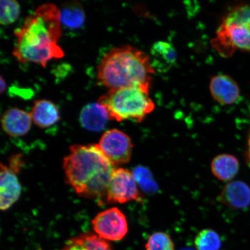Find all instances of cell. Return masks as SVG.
<instances>
[{"mask_svg":"<svg viewBox=\"0 0 250 250\" xmlns=\"http://www.w3.org/2000/svg\"><path fill=\"white\" fill-rule=\"evenodd\" d=\"M62 167L68 184L78 195L105 199L115 168L98 145L71 146Z\"/></svg>","mask_w":250,"mask_h":250,"instance_id":"obj_2","label":"cell"},{"mask_svg":"<svg viewBox=\"0 0 250 250\" xmlns=\"http://www.w3.org/2000/svg\"><path fill=\"white\" fill-rule=\"evenodd\" d=\"M218 200L231 208H248L250 205V187L240 181L228 183L222 190Z\"/></svg>","mask_w":250,"mask_h":250,"instance_id":"obj_12","label":"cell"},{"mask_svg":"<svg viewBox=\"0 0 250 250\" xmlns=\"http://www.w3.org/2000/svg\"><path fill=\"white\" fill-rule=\"evenodd\" d=\"M20 5L15 0H2L0 21L2 25H9L15 22L20 17Z\"/></svg>","mask_w":250,"mask_h":250,"instance_id":"obj_20","label":"cell"},{"mask_svg":"<svg viewBox=\"0 0 250 250\" xmlns=\"http://www.w3.org/2000/svg\"><path fill=\"white\" fill-rule=\"evenodd\" d=\"M214 176L218 180L230 181L238 173L239 163L236 157L229 154H221L215 157L211 164Z\"/></svg>","mask_w":250,"mask_h":250,"instance_id":"obj_16","label":"cell"},{"mask_svg":"<svg viewBox=\"0 0 250 250\" xmlns=\"http://www.w3.org/2000/svg\"><path fill=\"white\" fill-rule=\"evenodd\" d=\"M105 199L109 203L140 201L142 198L132 173L123 168L115 169L112 175Z\"/></svg>","mask_w":250,"mask_h":250,"instance_id":"obj_6","label":"cell"},{"mask_svg":"<svg viewBox=\"0 0 250 250\" xmlns=\"http://www.w3.org/2000/svg\"><path fill=\"white\" fill-rule=\"evenodd\" d=\"M154 70L159 73H166L176 63V49L170 43L158 42L153 44L149 56Z\"/></svg>","mask_w":250,"mask_h":250,"instance_id":"obj_13","label":"cell"},{"mask_svg":"<svg viewBox=\"0 0 250 250\" xmlns=\"http://www.w3.org/2000/svg\"><path fill=\"white\" fill-rule=\"evenodd\" d=\"M92 225L97 235L109 241H119L128 232L126 218L117 208L100 212L93 219Z\"/></svg>","mask_w":250,"mask_h":250,"instance_id":"obj_8","label":"cell"},{"mask_svg":"<svg viewBox=\"0 0 250 250\" xmlns=\"http://www.w3.org/2000/svg\"><path fill=\"white\" fill-rule=\"evenodd\" d=\"M80 120L85 129L99 132L104 129L109 117L107 111L99 103H90L81 111Z\"/></svg>","mask_w":250,"mask_h":250,"instance_id":"obj_15","label":"cell"},{"mask_svg":"<svg viewBox=\"0 0 250 250\" xmlns=\"http://www.w3.org/2000/svg\"><path fill=\"white\" fill-rule=\"evenodd\" d=\"M17 173L13 168L1 164L0 208L2 211L10 208L21 196V188Z\"/></svg>","mask_w":250,"mask_h":250,"instance_id":"obj_9","label":"cell"},{"mask_svg":"<svg viewBox=\"0 0 250 250\" xmlns=\"http://www.w3.org/2000/svg\"><path fill=\"white\" fill-rule=\"evenodd\" d=\"M60 13L61 23L69 29H78L85 22V12L79 2L65 3L60 9Z\"/></svg>","mask_w":250,"mask_h":250,"instance_id":"obj_18","label":"cell"},{"mask_svg":"<svg viewBox=\"0 0 250 250\" xmlns=\"http://www.w3.org/2000/svg\"><path fill=\"white\" fill-rule=\"evenodd\" d=\"M209 89L212 98L222 104H232L239 98L238 85L227 75L219 74L212 77Z\"/></svg>","mask_w":250,"mask_h":250,"instance_id":"obj_10","label":"cell"},{"mask_svg":"<svg viewBox=\"0 0 250 250\" xmlns=\"http://www.w3.org/2000/svg\"><path fill=\"white\" fill-rule=\"evenodd\" d=\"M62 250H113L106 240L96 234L84 233L65 243Z\"/></svg>","mask_w":250,"mask_h":250,"instance_id":"obj_17","label":"cell"},{"mask_svg":"<svg viewBox=\"0 0 250 250\" xmlns=\"http://www.w3.org/2000/svg\"><path fill=\"white\" fill-rule=\"evenodd\" d=\"M213 42L223 56H230L236 49L250 52V5L237 6L228 12Z\"/></svg>","mask_w":250,"mask_h":250,"instance_id":"obj_5","label":"cell"},{"mask_svg":"<svg viewBox=\"0 0 250 250\" xmlns=\"http://www.w3.org/2000/svg\"><path fill=\"white\" fill-rule=\"evenodd\" d=\"M197 250H219L221 247V240L215 231L210 229H203L195 238Z\"/></svg>","mask_w":250,"mask_h":250,"instance_id":"obj_19","label":"cell"},{"mask_svg":"<svg viewBox=\"0 0 250 250\" xmlns=\"http://www.w3.org/2000/svg\"><path fill=\"white\" fill-rule=\"evenodd\" d=\"M249 158L250 162V135L249 139V153H248Z\"/></svg>","mask_w":250,"mask_h":250,"instance_id":"obj_24","label":"cell"},{"mask_svg":"<svg viewBox=\"0 0 250 250\" xmlns=\"http://www.w3.org/2000/svg\"><path fill=\"white\" fill-rule=\"evenodd\" d=\"M149 89L145 86H131L109 89L99 99L98 103L107 111L109 120L141 123L155 107L149 96Z\"/></svg>","mask_w":250,"mask_h":250,"instance_id":"obj_4","label":"cell"},{"mask_svg":"<svg viewBox=\"0 0 250 250\" xmlns=\"http://www.w3.org/2000/svg\"><path fill=\"white\" fill-rule=\"evenodd\" d=\"M14 34L13 55L22 63L34 62L45 67L50 61L64 56L58 45L62 36L60 9L51 3L40 5Z\"/></svg>","mask_w":250,"mask_h":250,"instance_id":"obj_1","label":"cell"},{"mask_svg":"<svg viewBox=\"0 0 250 250\" xmlns=\"http://www.w3.org/2000/svg\"><path fill=\"white\" fill-rule=\"evenodd\" d=\"M180 250H193L191 248H184V249H181Z\"/></svg>","mask_w":250,"mask_h":250,"instance_id":"obj_25","label":"cell"},{"mask_svg":"<svg viewBox=\"0 0 250 250\" xmlns=\"http://www.w3.org/2000/svg\"><path fill=\"white\" fill-rule=\"evenodd\" d=\"M1 85H0V91H1V93H3L5 92L6 90V87H7V83H6L5 81L2 77H1Z\"/></svg>","mask_w":250,"mask_h":250,"instance_id":"obj_23","label":"cell"},{"mask_svg":"<svg viewBox=\"0 0 250 250\" xmlns=\"http://www.w3.org/2000/svg\"><path fill=\"white\" fill-rule=\"evenodd\" d=\"M133 175L136 182H138L143 188L144 187L149 188V186L153 189L154 182H153L149 172L145 168L140 167L136 168L134 170Z\"/></svg>","mask_w":250,"mask_h":250,"instance_id":"obj_22","label":"cell"},{"mask_svg":"<svg viewBox=\"0 0 250 250\" xmlns=\"http://www.w3.org/2000/svg\"><path fill=\"white\" fill-rule=\"evenodd\" d=\"M155 73L149 56L131 46L111 50L98 66V78L109 89L131 86L151 85Z\"/></svg>","mask_w":250,"mask_h":250,"instance_id":"obj_3","label":"cell"},{"mask_svg":"<svg viewBox=\"0 0 250 250\" xmlns=\"http://www.w3.org/2000/svg\"><path fill=\"white\" fill-rule=\"evenodd\" d=\"M32 121L30 114L18 108L8 109L1 117L2 129L11 137L26 134L29 132Z\"/></svg>","mask_w":250,"mask_h":250,"instance_id":"obj_11","label":"cell"},{"mask_svg":"<svg viewBox=\"0 0 250 250\" xmlns=\"http://www.w3.org/2000/svg\"><path fill=\"white\" fill-rule=\"evenodd\" d=\"M98 146L114 166L128 163L133 147L129 136L118 129H111L105 132Z\"/></svg>","mask_w":250,"mask_h":250,"instance_id":"obj_7","label":"cell"},{"mask_svg":"<svg viewBox=\"0 0 250 250\" xmlns=\"http://www.w3.org/2000/svg\"><path fill=\"white\" fill-rule=\"evenodd\" d=\"M146 250H175L174 245L167 233L157 232L148 237L146 244Z\"/></svg>","mask_w":250,"mask_h":250,"instance_id":"obj_21","label":"cell"},{"mask_svg":"<svg viewBox=\"0 0 250 250\" xmlns=\"http://www.w3.org/2000/svg\"><path fill=\"white\" fill-rule=\"evenodd\" d=\"M30 115L34 123L41 128L51 126L60 120L57 107L48 100H39L34 102Z\"/></svg>","mask_w":250,"mask_h":250,"instance_id":"obj_14","label":"cell"}]
</instances>
